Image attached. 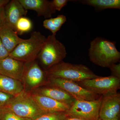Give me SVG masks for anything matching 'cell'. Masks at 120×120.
I'll return each instance as SVG.
<instances>
[{"instance_id": "6da1fadb", "label": "cell", "mask_w": 120, "mask_h": 120, "mask_svg": "<svg viewBox=\"0 0 120 120\" xmlns=\"http://www.w3.org/2000/svg\"><path fill=\"white\" fill-rule=\"evenodd\" d=\"M88 56L90 61L95 64L109 68L112 65L120 61V52L115 42L98 37L91 42Z\"/></svg>"}, {"instance_id": "7a4b0ae2", "label": "cell", "mask_w": 120, "mask_h": 120, "mask_svg": "<svg viewBox=\"0 0 120 120\" xmlns=\"http://www.w3.org/2000/svg\"><path fill=\"white\" fill-rule=\"evenodd\" d=\"M45 71L47 77L59 78L76 82L99 76L86 65L63 61Z\"/></svg>"}, {"instance_id": "3957f363", "label": "cell", "mask_w": 120, "mask_h": 120, "mask_svg": "<svg viewBox=\"0 0 120 120\" xmlns=\"http://www.w3.org/2000/svg\"><path fill=\"white\" fill-rule=\"evenodd\" d=\"M46 39L39 31H34L30 38L19 43L9 56L25 63L32 62L38 58Z\"/></svg>"}, {"instance_id": "277c9868", "label": "cell", "mask_w": 120, "mask_h": 120, "mask_svg": "<svg viewBox=\"0 0 120 120\" xmlns=\"http://www.w3.org/2000/svg\"><path fill=\"white\" fill-rule=\"evenodd\" d=\"M56 35L52 34L46 38L38 57L45 71L62 62L67 56L65 46L56 38Z\"/></svg>"}, {"instance_id": "5b68a950", "label": "cell", "mask_w": 120, "mask_h": 120, "mask_svg": "<svg viewBox=\"0 0 120 120\" xmlns=\"http://www.w3.org/2000/svg\"><path fill=\"white\" fill-rule=\"evenodd\" d=\"M5 107L17 116L32 120L45 113L32 98L30 92L24 90Z\"/></svg>"}, {"instance_id": "8992f818", "label": "cell", "mask_w": 120, "mask_h": 120, "mask_svg": "<svg viewBox=\"0 0 120 120\" xmlns=\"http://www.w3.org/2000/svg\"><path fill=\"white\" fill-rule=\"evenodd\" d=\"M76 83L94 94L103 96L117 93L120 88V79L112 75L105 77L99 76Z\"/></svg>"}, {"instance_id": "52a82bcc", "label": "cell", "mask_w": 120, "mask_h": 120, "mask_svg": "<svg viewBox=\"0 0 120 120\" xmlns=\"http://www.w3.org/2000/svg\"><path fill=\"white\" fill-rule=\"evenodd\" d=\"M102 97L94 101L76 100L66 113L84 120H98Z\"/></svg>"}, {"instance_id": "ba28073f", "label": "cell", "mask_w": 120, "mask_h": 120, "mask_svg": "<svg viewBox=\"0 0 120 120\" xmlns=\"http://www.w3.org/2000/svg\"><path fill=\"white\" fill-rule=\"evenodd\" d=\"M47 78V82L45 85L61 88L71 95L76 100L94 101L101 97L82 87L76 82L59 78Z\"/></svg>"}, {"instance_id": "9c48e42d", "label": "cell", "mask_w": 120, "mask_h": 120, "mask_svg": "<svg viewBox=\"0 0 120 120\" xmlns=\"http://www.w3.org/2000/svg\"><path fill=\"white\" fill-rule=\"evenodd\" d=\"M47 79L45 71L42 70L35 60L26 63L22 81L24 90L31 92L45 85Z\"/></svg>"}, {"instance_id": "30bf717a", "label": "cell", "mask_w": 120, "mask_h": 120, "mask_svg": "<svg viewBox=\"0 0 120 120\" xmlns=\"http://www.w3.org/2000/svg\"><path fill=\"white\" fill-rule=\"evenodd\" d=\"M102 96L99 119L110 120L120 117V93Z\"/></svg>"}, {"instance_id": "8fae6325", "label": "cell", "mask_w": 120, "mask_h": 120, "mask_svg": "<svg viewBox=\"0 0 120 120\" xmlns=\"http://www.w3.org/2000/svg\"><path fill=\"white\" fill-rule=\"evenodd\" d=\"M26 64L9 56L0 60V74L22 82Z\"/></svg>"}, {"instance_id": "7c38bea8", "label": "cell", "mask_w": 120, "mask_h": 120, "mask_svg": "<svg viewBox=\"0 0 120 120\" xmlns=\"http://www.w3.org/2000/svg\"><path fill=\"white\" fill-rule=\"evenodd\" d=\"M30 93L49 97L71 106L76 101L73 97L61 88L53 86H41Z\"/></svg>"}, {"instance_id": "4fadbf2b", "label": "cell", "mask_w": 120, "mask_h": 120, "mask_svg": "<svg viewBox=\"0 0 120 120\" xmlns=\"http://www.w3.org/2000/svg\"><path fill=\"white\" fill-rule=\"evenodd\" d=\"M26 10H31L37 12L38 16L45 19L51 18L56 12L52 1L47 0H19Z\"/></svg>"}, {"instance_id": "5bb4252c", "label": "cell", "mask_w": 120, "mask_h": 120, "mask_svg": "<svg viewBox=\"0 0 120 120\" xmlns=\"http://www.w3.org/2000/svg\"><path fill=\"white\" fill-rule=\"evenodd\" d=\"M30 93L32 98L44 113L66 112L71 107L69 105L60 102L49 97Z\"/></svg>"}, {"instance_id": "9a60e30c", "label": "cell", "mask_w": 120, "mask_h": 120, "mask_svg": "<svg viewBox=\"0 0 120 120\" xmlns=\"http://www.w3.org/2000/svg\"><path fill=\"white\" fill-rule=\"evenodd\" d=\"M7 25L15 31L16 24L20 17L26 16L27 11L20 4L19 0H12L4 8Z\"/></svg>"}, {"instance_id": "2e32d148", "label": "cell", "mask_w": 120, "mask_h": 120, "mask_svg": "<svg viewBox=\"0 0 120 120\" xmlns=\"http://www.w3.org/2000/svg\"><path fill=\"white\" fill-rule=\"evenodd\" d=\"M0 38L9 53L24 40L20 38L17 32L6 24L0 28Z\"/></svg>"}, {"instance_id": "e0dca14e", "label": "cell", "mask_w": 120, "mask_h": 120, "mask_svg": "<svg viewBox=\"0 0 120 120\" xmlns=\"http://www.w3.org/2000/svg\"><path fill=\"white\" fill-rule=\"evenodd\" d=\"M23 90L22 82L0 74V91L16 96Z\"/></svg>"}, {"instance_id": "ac0fdd59", "label": "cell", "mask_w": 120, "mask_h": 120, "mask_svg": "<svg viewBox=\"0 0 120 120\" xmlns=\"http://www.w3.org/2000/svg\"><path fill=\"white\" fill-rule=\"evenodd\" d=\"M82 2L99 11L108 8L120 9V0H84Z\"/></svg>"}, {"instance_id": "d6986e66", "label": "cell", "mask_w": 120, "mask_h": 120, "mask_svg": "<svg viewBox=\"0 0 120 120\" xmlns=\"http://www.w3.org/2000/svg\"><path fill=\"white\" fill-rule=\"evenodd\" d=\"M67 18L64 15H59L55 18L46 19L43 22L45 28L49 30L52 34L60 30L62 25L66 22Z\"/></svg>"}, {"instance_id": "ffe728a7", "label": "cell", "mask_w": 120, "mask_h": 120, "mask_svg": "<svg viewBox=\"0 0 120 120\" xmlns=\"http://www.w3.org/2000/svg\"><path fill=\"white\" fill-rule=\"evenodd\" d=\"M32 24L30 20L23 16L18 20L16 24L15 31L17 34H22L29 32L32 29Z\"/></svg>"}, {"instance_id": "44dd1931", "label": "cell", "mask_w": 120, "mask_h": 120, "mask_svg": "<svg viewBox=\"0 0 120 120\" xmlns=\"http://www.w3.org/2000/svg\"><path fill=\"white\" fill-rule=\"evenodd\" d=\"M30 118H24L17 116L7 107L0 109V120H32Z\"/></svg>"}, {"instance_id": "7402d4cb", "label": "cell", "mask_w": 120, "mask_h": 120, "mask_svg": "<svg viewBox=\"0 0 120 120\" xmlns=\"http://www.w3.org/2000/svg\"><path fill=\"white\" fill-rule=\"evenodd\" d=\"M68 116L66 112L43 114L32 120H64Z\"/></svg>"}, {"instance_id": "603a6c76", "label": "cell", "mask_w": 120, "mask_h": 120, "mask_svg": "<svg viewBox=\"0 0 120 120\" xmlns=\"http://www.w3.org/2000/svg\"><path fill=\"white\" fill-rule=\"evenodd\" d=\"M15 97L13 95L0 91V109L8 105Z\"/></svg>"}, {"instance_id": "cb8c5ba5", "label": "cell", "mask_w": 120, "mask_h": 120, "mask_svg": "<svg viewBox=\"0 0 120 120\" xmlns=\"http://www.w3.org/2000/svg\"><path fill=\"white\" fill-rule=\"evenodd\" d=\"M68 0H53L52 1L56 11H60L62 8L67 5L69 1Z\"/></svg>"}, {"instance_id": "d4e9b609", "label": "cell", "mask_w": 120, "mask_h": 120, "mask_svg": "<svg viewBox=\"0 0 120 120\" xmlns=\"http://www.w3.org/2000/svg\"><path fill=\"white\" fill-rule=\"evenodd\" d=\"M112 75L120 79V64H113L109 68Z\"/></svg>"}, {"instance_id": "484cf974", "label": "cell", "mask_w": 120, "mask_h": 120, "mask_svg": "<svg viewBox=\"0 0 120 120\" xmlns=\"http://www.w3.org/2000/svg\"><path fill=\"white\" fill-rule=\"evenodd\" d=\"M9 53L8 51L5 49L0 38V60L8 56Z\"/></svg>"}, {"instance_id": "4316f807", "label": "cell", "mask_w": 120, "mask_h": 120, "mask_svg": "<svg viewBox=\"0 0 120 120\" xmlns=\"http://www.w3.org/2000/svg\"><path fill=\"white\" fill-rule=\"evenodd\" d=\"M4 7L0 8V28L6 24V19Z\"/></svg>"}, {"instance_id": "83f0119b", "label": "cell", "mask_w": 120, "mask_h": 120, "mask_svg": "<svg viewBox=\"0 0 120 120\" xmlns=\"http://www.w3.org/2000/svg\"><path fill=\"white\" fill-rule=\"evenodd\" d=\"M10 1L9 0H0V8L5 7Z\"/></svg>"}, {"instance_id": "f1b7e54d", "label": "cell", "mask_w": 120, "mask_h": 120, "mask_svg": "<svg viewBox=\"0 0 120 120\" xmlns=\"http://www.w3.org/2000/svg\"><path fill=\"white\" fill-rule=\"evenodd\" d=\"M64 120H84L80 118L68 116Z\"/></svg>"}, {"instance_id": "f546056e", "label": "cell", "mask_w": 120, "mask_h": 120, "mask_svg": "<svg viewBox=\"0 0 120 120\" xmlns=\"http://www.w3.org/2000/svg\"><path fill=\"white\" fill-rule=\"evenodd\" d=\"M98 120H120V117H118V118H115V119H113V120H101V119H98Z\"/></svg>"}]
</instances>
